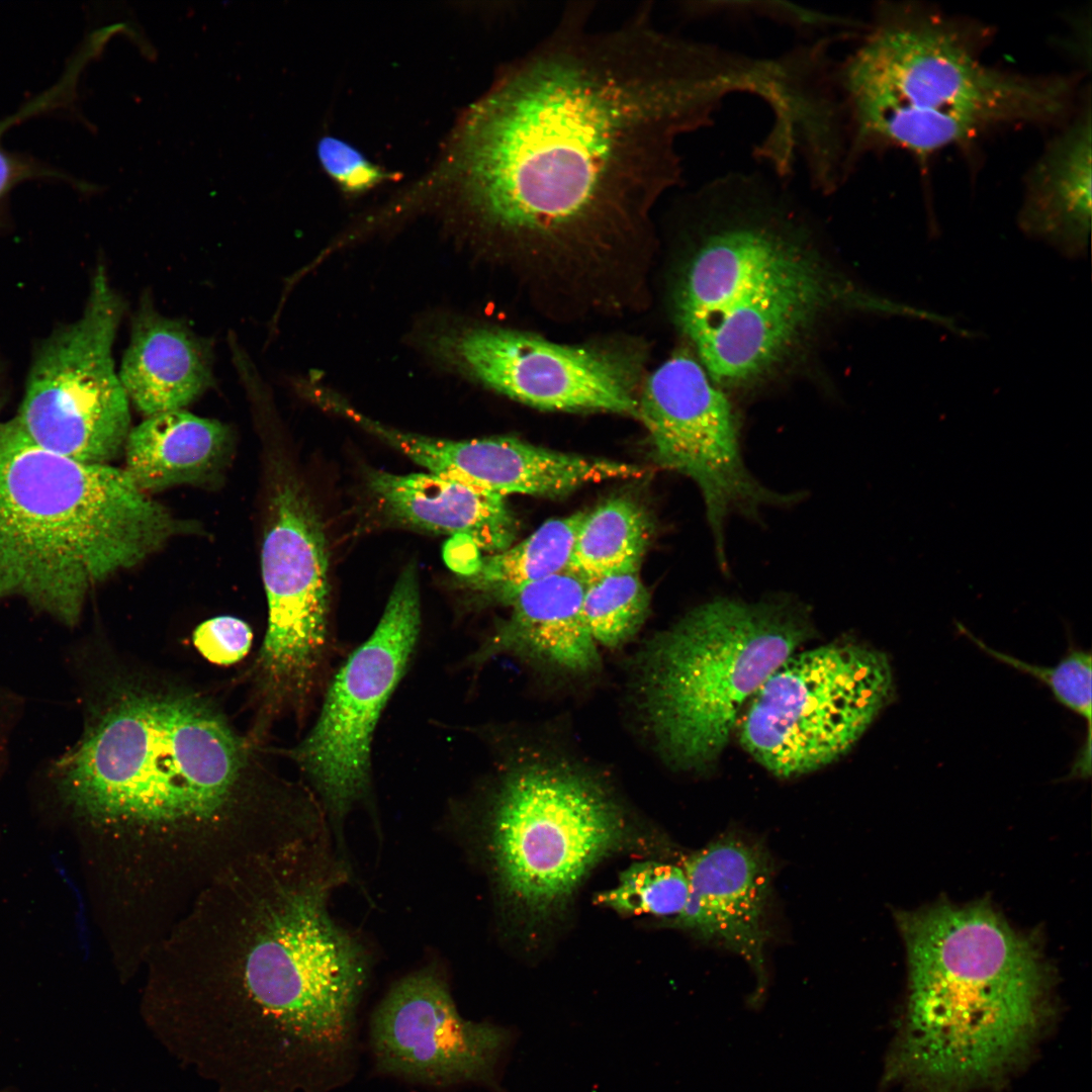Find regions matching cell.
I'll list each match as a JSON object with an SVG mask.
<instances>
[{
    "label": "cell",
    "mask_w": 1092,
    "mask_h": 1092,
    "mask_svg": "<svg viewBox=\"0 0 1092 1092\" xmlns=\"http://www.w3.org/2000/svg\"><path fill=\"white\" fill-rule=\"evenodd\" d=\"M318 872L279 885L262 908L242 979L286 1052L326 1085L353 1053L367 964L361 945L329 911L335 873Z\"/></svg>",
    "instance_id": "ba28073f"
},
{
    "label": "cell",
    "mask_w": 1092,
    "mask_h": 1092,
    "mask_svg": "<svg viewBox=\"0 0 1092 1092\" xmlns=\"http://www.w3.org/2000/svg\"><path fill=\"white\" fill-rule=\"evenodd\" d=\"M592 10L568 7L500 69L429 180L484 237L538 251L640 235L681 182L679 138L742 88L730 51L663 31L649 8L608 29Z\"/></svg>",
    "instance_id": "6da1fadb"
},
{
    "label": "cell",
    "mask_w": 1092,
    "mask_h": 1092,
    "mask_svg": "<svg viewBox=\"0 0 1092 1092\" xmlns=\"http://www.w3.org/2000/svg\"><path fill=\"white\" fill-rule=\"evenodd\" d=\"M316 153L326 173L349 194H361L388 177L356 148L338 138L321 139Z\"/></svg>",
    "instance_id": "f1b7e54d"
},
{
    "label": "cell",
    "mask_w": 1092,
    "mask_h": 1092,
    "mask_svg": "<svg viewBox=\"0 0 1092 1092\" xmlns=\"http://www.w3.org/2000/svg\"><path fill=\"white\" fill-rule=\"evenodd\" d=\"M123 302L96 272L85 309L38 349L18 414L36 446L85 463L107 464L129 434V400L114 370L112 345Z\"/></svg>",
    "instance_id": "8fae6325"
},
{
    "label": "cell",
    "mask_w": 1092,
    "mask_h": 1092,
    "mask_svg": "<svg viewBox=\"0 0 1092 1092\" xmlns=\"http://www.w3.org/2000/svg\"><path fill=\"white\" fill-rule=\"evenodd\" d=\"M174 530L124 469L47 451L13 419L0 425V599L74 625L93 584L144 560Z\"/></svg>",
    "instance_id": "8992f818"
},
{
    "label": "cell",
    "mask_w": 1092,
    "mask_h": 1092,
    "mask_svg": "<svg viewBox=\"0 0 1092 1092\" xmlns=\"http://www.w3.org/2000/svg\"><path fill=\"white\" fill-rule=\"evenodd\" d=\"M118 376L128 400L150 417L190 403L209 385L211 369L202 343L185 326L145 306Z\"/></svg>",
    "instance_id": "7402d4cb"
},
{
    "label": "cell",
    "mask_w": 1092,
    "mask_h": 1092,
    "mask_svg": "<svg viewBox=\"0 0 1092 1092\" xmlns=\"http://www.w3.org/2000/svg\"><path fill=\"white\" fill-rule=\"evenodd\" d=\"M959 629L980 649L990 656L1016 669L1022 670L1045 684L1057 701L1084 718L1087 722L1088 739L1091 740V652L1071 648L1054 666L1034 665L1000 652L986 645L964 626Z\"/></svg>",
    "instance_id": "83f0119b"
},
{
    "label": "cell",
    "mask_w": 1092,
    "mask_h": 1092,
    "mask_svg": "<svg viewBox=\"0 0 1092 1092\" xmlns=\"http://www.w3.org/2000/svg\"><path fill=\"white\" fill-rule=\"evenodd\" d=\"M104 679L80 740L52 767L77 813L107 825L203 824L264 778L251 745L208 697L136 673Z\"/></svg>",
    "instance_id": "277c9868"
},
{
    "label": "cell",
    "mask_w": 1092,
    "mask_h": 1092,
    "mask_svg": "<svg viewBox=\"0 0 1092 1092\" xmlns=\"http://www.w3.org/2000/svg\"><path fill=\"white\" fill-rule=\"evenodd\" d=\"M513 1029L463 1018L444 978L429 968L398 981L376 1008L370 1045L385 1074L432 1086L483 1085L506 1092L499 1073Z\"/></svg>",
    "instance_id": "2e32d148"
},
{
    "label": "cell",
    "mask_w": 1092,
    "mask_h": 1092,
    "mask_svg": "<svg viewBox=\"0 0 1092 1092\" xmlns=\"http://www.w3.org/2000/svg\"><path fill=\"white\" fill-rule=\"evenodd\" d=\"M585 514L548 520L523 541L479 556L461 575L463 584L507 605L521 587L566 571Z\"/></svg>",
    "instance_id": "cb8c5ba5"
},
{
    "label": "cell",
    "mask_w": 1092,
    "mask_h": 1092,
    "mask_svg": "<svg viewBox=\"0 0 1092 1092\" xmlns=\"http://www.w3.org/2000/svg\"><path fill=\"white\" fill-rule=\"evenodd\" d=\"M649 538V519L638 504L623 496L611 498L586 512L567 570L585 583L638 572Z\"/></svg>",
    "instance_id": "d4e9b609"
},
{
    "label": "cell",
    "mask_w": 1092,
    "mask_h": 1092,
    "mask_svg": "<svg viewBox=\"0 0 1092 1092\" xmlns=\"http://www.w3.org/2000/svg\"><path fill=\"white\" fill-rule=\"evenodd\" d=\"M1090 96L1027 172L1020 230L1066 257H1082L1091 231L1092 120Z\"/></svg>",
    "instance_id": "ffe728a7"
},
{
    "label": "cell",
    "mask_w": 1092,
    "mask_h": 1092,
    "mask_svg": "<svg viewBox=\"0 0 1092 1092\" xmlns=\"http://www.w3.org/2000/svg\"><path fill=\"white\" fill-rule=\"evenodd\" d=\"M367 483L402 524L463 539L487 554L516 539L518 522L504 495L431 472L370 470Z\"/></svg>",
    "instance_id": "44dd1931"
},
{
    "label": "cell",
    "mask_w": 1092,
    "mask_h": 1092,
    "mask_svg": "<svg viewBox=\"0 0 1092 1092\" xmlns=\"http://www.w3.org/2000/svg\"><path fill=\"white\" fill-rule=\"evenodd\" d=\"M229 429L176 410L148 417L129 431L124 471L144 492L202 481L225 461Z\"/></svg>",
    "instance_id": "603a6c76"
},
{
    "label": "cell",
    "mask_w": 1092,
    "mask_h": 1092,
    "mask_svg": "<svg viewBox=\"0 0 1092 1092\" xmlns=\"http://www.w3.org/2000/svg\"><path fill=\"white\" fill-rule=\"evenodd\" d=\"M689 881L684 910L667 920L705 941L740 956L761 985L771 886L769 857L760 844L725 835L685 858Z\"/></svg>",
    "instance_id": "ac0fdd59"
},
{
    "label": "cell",
    "mask_w": 1092,
    "mask_h": 1092,
    "mask_svg": "<svg viewBox=\"0 0 1092 1092\" xmlns=\"http://www.w3.org/2000/svg\"><path fill=\"white\" fill-rule=\"evenodd\" d=\"M909 1001L899 1074L951 1091L1001 1073L1036 1028L1043 969L1035 944L986 903L900 913Z\"/></svg>",
    "instance_id": "5b68a950"
},
{
    "label": "cell",
    "mask_w": 1092,
    "mask_h": 1092,
    "mask_svg": "<svg viewBox=\"0 0 1092 1092\" xmlns=\"http://www.w3.org/2000/svg\"><path fill=\"white\" fill-rule=\"evenodd\" d=\"M428 348L471 380L540 410L638 416L642 364L631 352L560 345L491 326L443 329Z\"/></svg>",
    "instance_id": "9a60e30c"
},
{
    "label": "cell",
    "mask_w": 1092,
    "mask_h": 1092,
    "mask_svg": "<svg viewBox=\"0 0 1092 1092\" xmlns=\"http://www.w3.org/2000/svg\"><path fill=\"white\" fill-rule=\"evenodd\" d=\"M810 633L809 616L792 601L719 598L654 638L638 694L663 759L685 770L716 761L744 703Z\"/></svg>",
    "instance_id": "52a82bcc"
},
{
    "label": "cell",
    "mask_w": 1092,
    "mask_h": 1092,
    "mask_svg": "<svg viewBox=\"0 0 1092 1092\" xmlns=\"http://www.w3.org/2000/svg\"><path fill=\"white\" fill-rule=\"evenodd\" d=\"M583 614L598 646L618 649L644 625L650 595L638 572H623L585 583Z\"/></svg>",
    "instance_id": "484cf974"
},
{
    "label": "cell",
    "mask_w": 1092,
    "mask_h": 1092,
    "mask_svg": "<svg viewBox=\"0 0 1092 1092\" xmlns=\"http://www.w3.org/2000/svg\"><path fill=\"white\" fill-rule=\"evenodd\" d=\"M689 898V881L682 867L646 860L628 867L618 884L597 895L598 904L622 914L677 916Z\"/></svg>",
    "instance_id": "4316f807"
},
{
    "label": "cell",
    "mask_w": 1092,
    "mask_h": 1092,
    "mask_svg": "<svg viewBox=\"0 0 1092 1092\" xmlns=\"http://www.w3.org/2000/svg\"><path fill=\"white\" fill-rule=\"evenodd\" d=\"M657 463L692 479L705 505L715 552L726 568L725 526L733 515L759 519L766 508L799 502L759 482L745 464L740 421L699 360L678 353L641 385L638 416Z\"/></svg>",
    "instance_id": "5bb4252c"
},
{
    "label": "cell",
    "mask_w": 1092,
    "mask_h": 1092,
    "mask_svg": "<svg viewBox=\"0 0 1092 1092\" xmlns=\"http://www.w3.org/2000/svg\"><path fill=\"white\" fill-rule=\"evenodd\" d=\"M883 651L832 643L788 657L751 699L744 749L776 777L816 771L846 754L894 697Z\"/></svg>",
    "instance_id": "30bf717a"
},
{
    "label": "cell",
    "mask_w": 1092,
    "mask_h": 1092,
    "mask_svg": "<svg viewBox=\"0 0 1092 1092\" xmlns=\"http://www.w3.org/2000/svg\"><path fill=\"white\" fill-rule=\"evenodd\" d=\"M381 439L428 472L504 496L556 497L589 483L645 474L633 464L554 451L512 437L450 440L387 427Z\"/></svg>",
    "instance_id": "e0dca14e"
},
{
    "label": "cell",
    "mask_w": 1092,
    "mask_h": 1092,
    "mask_svg": "<svg viewBox=\"0 0 1092 1092\" xmlns=\"http://www.w3.org/2000/svg\"><path fill=\"white\" fill-rule=\"evenodd\" d=\"M261 567L268 624L257 660L259 693L267 712L301 714L321 688L332 639L326 535L294 483L273 497Z\"/></svg>",
    "instance_id": "7c38bea8"
},
{
    "label": "cell",
    "mask_w": 1092,
    "mask_h": 1092,
    "mask_svg": "<svg viewBox=\"0 0 1092 1092\" xmlns=\"http://www.w3.org/2000/svg\"><path fill=\"white\" fill-rule=\"evenodd\" d=\"M729 172L695 196L705 231L676 291L678 324L719 386L781 364L832 307L908 317L911 306L838 279L804 240L786 181Z\"/></svg>",
    "instance_id": "7a4b0ae2"
},
{
    "label": "cell",
    "mask_w": 1092,
    "mask_h": 1092,
    "mask_svg": "<svg viewBox=\"0 0 1092 1092\" xmlns=\"http://www.w3.org/2000/svg\"><path fill=\"white\" fill-rule=\"evenodd\" d=\"M978 25L914 2L874 9L856 48L834 66L846 132V170L868 153L900 149L925 159L988 129L1060 121L1075 81L983 61Z\"/></svg>",
    "instance_id": "3957f363"
},
{
    "label": "cell",
    "mask_w": 1092,
    "mask_h": 1092,
    "mask_svg": "<svg viewBox=\"0 0 1092 1092\" xmlns=\"http://www.w3.org/2000/svg\"><path fill=\"white\" fill-rule=\"evenodd\" d=\"M487 833L504 896L542 918L565 905L587 873L622 847L627 823L599 776L567 758L532 756L499 779Z\"/></svg>",
    "instance_id": "9c48e42d"
},
{
    "label": "cell",
    "mask_w": 1092,
    "mask_h": 1092,
    "mask_svg": "<svg viewBox=\"0 0 1092 1092\" xmlns=\"http://www.w3.org/2000/svg\"><path fill=\"white\" fill-rule=\"evenodd\" d=\"M252 630L247 623L232 616H218L202 622L193 633V643L210 662L232 664L250 650Z\"/></svg>",
    "instance_id": "f546056e"
},
{
    "label": "cell",
    "mask_w": 1092,
    "mask_h": 1092,
    "mask_svg": "<svg viewBox=\"0 0 1092 1092\" xmlns=\"http://www.w3.org/2000/svg\"><path fill=\"white\" fill-rule=\"evenodd\" d=\"M584 589L585 582L568 570L521 587L507 603L509 618L474 657L515 655L569 676L598 671L602 661L583 614Z\"/></svg>",
    "instance_id": "d6986e66"
},
{
    "label": "cell",
    "mask_w": 1092,
    "mask_h": 1092,
    "mask_svg": "<svg viewBox=\"0 0 1092 1092\" xmlns=\"http://www.w3.org/2000/svg\"><path fill=\"white\" fill-rule=\"evenodd\" d=\"M420 628L419 579L411 563L398 575L372 634L336 672L314 725L290 751L337 831L368 792L374 731L404 674Z\"/></svg>",
    "instance_id": "4fadbf2b"
},
{
    "label": "cell",
    "mask_w": 1092,
    "mask_h": 1092,
    "mask_svg": "<svg viewBox=\"0 0 1092 1092\" xmlns=\"http://www.w3.org/2000/svg\"><path fill=\"white\" fill-rule=\"evenodd\" d=\"M38 172L31 163L9 154L0 146V199L17 183Z\"/></svg>",
    "instance_id": "4dcf8cb0"
}]
</instances>
